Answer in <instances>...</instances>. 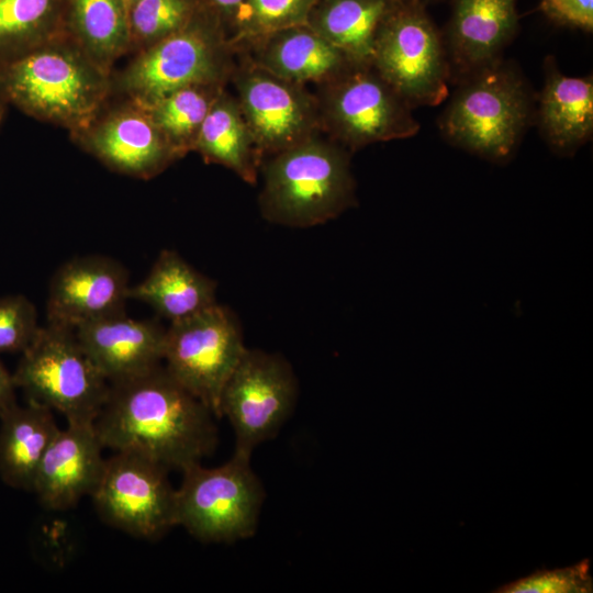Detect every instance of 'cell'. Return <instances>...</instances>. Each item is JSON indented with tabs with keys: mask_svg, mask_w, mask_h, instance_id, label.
I'll return each mask as SVG.
<instances>
[{
	"mask_svg": "<svg viewBox=\"0 0 593 593\" xmlns=\"http://www.w3.org/2000/svg\"><path fill=\"white\" fill-rule=\"evenodd\" d=\"M53 410L33 401L18 403L0 415V479L33 491L40 463L59 430Z\"/></svg>",
	"mask_w": 593,
	"mask_h": 593,
	"instance_id": "obj_21",
	"label": "cell"
},
{
	"mask_svg": "<svg viewBox=\"0 0 593 593\" xmlns=\"http://www.w3.org/2000/svg\"><path fill=\"white\" fill-rule=\"evenodd\" d=\"M21 354L12 377L27 401L57 411L67 423L94 422L110 383L88 357L74 329L46 323Z\"/></svg>",
	"mask_w": 593,
	"mask_h": 593,
	"instance_id": "obj_5",
	"label": "cell"
},
{
	"mask_svg": "<svg viewBox=\"0 0 593 593\" xmlns=\"http://www.w3.org/2000/svg\"><path fill=\"white\" fill-rule=\"evenodd\" d=\"M108 83L107 71L77 43L55 38L0 67L2 96L29 115L74 132L92 125Z\"/></svg>",
	"mask_w": 593,
	"mask_h": 593,
	"instance_id": "obj_2",
	"label": "cell"
},
{
	"mask_svg": "<svg viewBox=\"0 0 593 593\" xmlns=\"http://www.w3.org/2000/svg\"><path fill=\"white\" fill-rule=\"evenodd\" d=\"M318 0H248L244 24L258 37L304 24Z\"/></svg>",
	"mask_w": 593,
	"mask_h": 593,
	"instance_id": "obj_31",
	"label": "cell"
},
{
	"mask_svg": "<svg viewBox=\"0 0 593 593\" xmlns=\"http://www.w3.org/2000/svg\"><path fill=\"white\" fill-rule=\"evenodd\" d=\"M259 195L262 216L290 227H311L356 204V183L344 146L312 136L269 156Z\"/></svg>",
	"mask_w": 593,
	"mask_h": 593,
	"instance_id": "obj_3",
	"label": "cell"
},
{
	"mask_svg": "<svg viewBox=\"0 0 593 593\" xmlns=\"http://www.w3.org/2000/svg\"><path fill=\"white\" fill-rule=\"evenodd\" d=\"M224 70L216 32L193 19L181 30L147 46L122 72L120 87L146 108L191 86L217 85Z\"/></svg>",
	"mask_w": 593,
	"mask_h": 593,
	"instance_id": "obj_12",
	"label": "cell"
},
{
	"mask_svg": "<svg viewBox=\"0 0 593 593\" xmlns=\"http://www.w3.org/2000/svg\"><path fill=\"white\" fill-rule=\"evenodd\" d=\"M138 1L141 0H122L127 13H128V10L135 4L137 3Z\"/></svg>",
	"mask_w": 593,
	"mask_h": 593,
	"instance_id": "obj_35",
	"label": "cell"
},
{
	"mask_svg": "<svg viewBox=\"0 0 593 593\" xmlns=\"http://www.w3.org/2000/svg\"><path fill=\"white\" fill-rule=\"evenodd\" d=\"M2 110H3V109H2V103H1V100H0V122H1V120H2V113H3Z\"/></svg>",
	"mask_w": 593,
	"mask_h": 593,
	"instance_id": "obj_36",
	"label": "cell"
},
{
	"mask_svg": "<svg viewBox=\"0 0 593 593\" xmlns=\"http://www.w3.org/2000/svg\"><path fill=\"white\" fill-rule=\"evenodd\" d=\"M192 14L191 0H141L127 13L131 38L149 46L184 27Z\"/></svg>",
	"mask_w": 593,
	"mask_h": 593,
	"instance_id": "obj_28",
	"label": "cell"
},
{
	"mask_svg": "<svg viewBox=\"0 0 593 593\" xmlns=\"http://www.w3.org/2000/svg\"><path fill=\"white\" fill-rule=\"evenodd\" d=\"M451 16L443 35L450 80L462 81L501 60L517 31L516 0H451Z\"/></svg>",
	"mask_w": 593,
	"mask_h": 593,
	"instance_id": "obj_16",
	"label": "cell"
},
{
	"mask_svg": "<svg viewBox=\"0 0 593 593\" xmlns=\"http://www.w3.org/2000/svg\"><path fill=\"white\" fill-rule=\"evenodd\" d=\"M593 579L590 560L555 570H537L528 577L506 583L494 593H591Z\"/></svg>",
	"mask_w": 593,
	"mask_h": 593,
	"instance_id": "obj_29",
	"label": "cell"
},
{
	"mask_svg": "<svg viewBox=\"0 0 593 593\" xmlns=\"http://www.w3.org/2000/svg\"><path fill=\"white\" fill-rule=\"evenodd\" d=\"M317 108L320 123L353 149L412 137L419 130L412 108L371 65H353L325 82Z\"/></svg>",
	"mask_w": 593,
	"mask_h": 593,
	"instance_id": "obj_8",
	"label": "cell"
},
{
	"mask_svg": "<svg viewBox=\"0 0 593 593\" xmlns=\"http://www.w3.org/2000/svg\"><path fill=\"white\" fill-rule=\"evenodd\" d=\"M130 299L148 304L171 322L192 316L216 303V283L177 251L159 253L148 275L131 286Z\"/></svg>",
	"mask_w": 593,
	"mask_h": 593,
	"instance_id": "obj_22",
	"label": "cell"
},
{
	"mask_svg": "<svg viewBox=\"0 0 593 593\" xmlns=\"http://www.w3.org/2000/svg\"><path fill=\"white\" fill-rule=\"evenodd\" d=\"M127 269L104 255H85L67 260L51 278L47 324L70 329L125 311L130 299Z\"/></svg>",
	"mask_w": 593,
	"mask_h": 593,
	"instance_id": "obj_14",
	"label": "cell"
},
{
	"mask_svg": "<svg viewBox=\"0 0 593 593\" xmlns=\"http://www.w3.org/2000/svg\"><path fill=\"white\" fill-rule=\"evenodd\" d=\"M260 40L255 65L294 83H325L354 65L306 23L277 30Z\"/></svg>",
	"mask_w": 593,
	"mask_h": 593,
	"instance_id": "obj_19",
	"label": "cell"
},
{
	"mask_svg": "<svg viewBox=\"0 0 593 593\" xmlns=\"http://www.w3.org/2000/svg\"><path fill=\"white\" fill-rule=\"evenodd\" d=\"M182 473L176 489L177 526L203 542H233L255 534L265 492L250 455L235 451L220 467L195 463Z\"/></svg>",
	"mask_w": 593,
	"mask_h": 593,
	"instance_id": "obj_6",
	"label": "cell"
},
{
	"mask_svg": "<svg viewBox=\"0 0 593 593\" xmlns=\"http://www.w3.org/2000/svg\"><path fill=\"white\" fill-rule=\"evenodd\" d=\"M220 91L217 85L186 87L145 109L158 130L182 156L192 149L202 122Z\"/></svg>",
	"mask_w": 593,
	"mask_h": 593,
	"instance_id": "obj_27",
	"label": "cell"
},
{
	"mask_svg": "<svg viewBox=\"0 0 593 593\" xmlns=\"http://www.w3.org/2000/svg\"><path fill=\"white\" fill-rule=\"evenodd\" d=\"M165 466L137 451L107 458L90 497L101 519L135 538L156 540L176 523V489Z\"/></svg>",
	"mask_w": 593,
	"mask_h": 593,
	"instance_id": "obj_10",
	"label": "cell"
},
{
	"mask_svg": "<svg viewBox=\"0 0 593 593\" xmlns=\"http://www.w3.org/2000/svg\"><path fill=\"white\" fill-rule=\"evenodd\" d=\"M440 118L448 142L493 163L515 153L533 113L527 83L501 60L462 81Z\"/></svg>",
	"mask_w": 593,
	"mask_h": 593,
	"instance_id": "obj_4",
	"label": "cell"
},
{
	"mask_svg": "<svg viewBox=\"0 0 593 593\" xmlns=\"http://www.w3.org/2000/svg\"><path fill=\"white\" fill-rule=\"evenodd\" d=\"M398 0H323L306 24L354 65H371L379 30Z\"/></svg>",
	"mask_w": 593,
	"mask_h": 593,
	"instance_id": "obj_23",
	"label": "cell"
},
{
	"mask_svg": "<svg viewBox=\"0 0 593 593\" xmlns=\"http://www.w3.org/2000/svg\"><path fill=\"white\" fill-rule=\"evenodd\" d=\"M214 417L160 365L110 384L93 426L104 448L137 451L182 471L215 450Z\"/></svg>",
	"mask_w": 593,
	"mask_h": 593,
	"instance_id": "obj_1",
	"label": "cell"
},
{
	"mask_svg": "<svg viewBox=\"0 0 593 593\" xmlns=\"http://www.w3.org/2000/svg\"><path fill=\"white\" fill-rule=\"evenodd\" d=\"M83 144L104 165L118 172L148 179L181 155L138 104L120 109L86 131Z\"/></svg>",
	"mask_w": 593,
	"mask_h": 593,
	"instance_id": "obj_18",
	"label": "cell"
},
{
	"mask_svg": "<svg viewBox=\"0 0 593 593\" xmlns=\"http://www.w3.org/2000/svg\"><path fill=\"white\" fill-rule=\"evenodd\" d=\"M15 390L12 374L0 360V415L16 403Z\"/></svg>",
	"mask_w": 593,
	"mask_h": 593,
	"instance_id": "obj_33",
	"label": "cell"
},
{
	"mask_svg": "<svg viewBox=\"0 0 593 593\" xmlns=\"http://www.w3.org/2000/svg\"><path fill=\"white\" fill-rule=\"evenodd\" d=\"M192 149L205 161L222 165L254 184L261 157L238 102L219 92L199 130Z\"/></svg>",
	"mask_w": 593,
	"mask_h": 593,
	"instance_id": "obj_24",
	"label": "cell"
},
{
	"mask_svg": "<svg viewBox=\"0 0 593 593\" xmlns=\"http://www.w3.org/2000/svg\"><path fill=\"white\" fill-rule=\"evenodd\" d=\"M246 347L238 321L217 303L166 328L167 371L220 417L223 388Z\"/></svg>",
	"mask_w": 593,
	"mask_h": 593,
	"instance_id": "obj_9",
	"label": "cell"
},
{
	"mask_svg": "<svg viewBox=\"0 0 593 593\" xmlns=\"http://www.w3.org/2000/svg\"><path fill=\"white\" fill-rule=\"evenodd\" d=\"M296 398V378L281 355L246 348L220 400V417H227L234 429L235 451L251 455L257 445L275 437Z\"/></svg>",
	"mask_w": 593,
	"mask_h": 593,
	"instance_id": "obj_11",
	"label": "cell"
},
{
	"mask_svg": "<svg viewBox=\"0 0 593 593\" xmlns=\"http://www.w3.org/2000/svg\"><path fill=\"white\" fill-rule=\"evenodd\" d=\"M236 86L238 105L260 157L314 136L321 125L317 102L299 83L254 65L238 74Z\"/></svg>",
	"mask_w": 593,
	"mask_h": 593,
	"instance_id": "obj_13",
	"label": "cell"
},
{
	"mask_svg": "<svg viewBox=\"0 0 593 593\" xmlns=\"http://www.w3.org/2000/svg\"><path fill=\"white\" fill-rule=\"evenodd\" d=\"M537 120L542 136L557 153L572 154L586 143L593 132L592 77L564 76L548 58Z\"/></svg>",
	"mask_w": 593,
	"mask_h": 593,
	"instance_id": "obj_20",
	"label": "cell"
},
{
	"mask_svg": "<svg viewBox=\"0 0 593 593\" xmlns=\"http://www.w3.org/2000/svg\"><path fill=\"white\" fill-rule=\"evenodd\" d=\"M76 43L104 71L132 42L122 0H68Z\"/></svg>",
	"mask_w": 593,
	"mask_h": 593,
	"instance_id": "obj_25",
	"label": "cell"
},
{
	"mask_svg": "<svg viewBox=\"0 0 593 593\" xmlns=\"http://www.w3.org/2000/svg\"><path fill=\"white\" fill-rule=\"evenodd\" d=\"M40 328L36 307L25 295L0 296V354L24 351Z\"/></svg>",
	"mask_w": 593,
	"mask_h": 593,
	"instance_id": "obj_30",
	"label": "cell"
},
{
	"mask_svg": "<svg viewBox=\"0 0 593 593\" xmlns=\"http://www.w3.org/2000/svg\"><path fill=\"white\" fill-rule=\"evenodd\" d=\"M93 423L69 422L59 428L36 473L33 493L51 511L75 506L96 489L105 458Z\"/></svg>",
	"mask_w": 593,
	"mask_h": 593,
	"instance_id": "obj_17",
	"label": "cell"
},
{
	"mask_svg": "<svg viewBox=\"0 0 593 593\" xmlns=\"http://www.w3.org/2000/svg\"><path fill=\"white\" fill-rule=\"evenodd\" d=\"M419 1L425 4L427 1H430V0H419Z\"/></svg>",
	"mask_w": 593,
	"mask_h": 593,
	"instance_id": "obj_37",
	"label": "cell"
},
{
	"mask_svg": "<svg viewBox=\"0 0 593 593\" xmlns=\"http://www.w3.org/2000/svg\"><path fill=\"white\" fill-rule=\"evenodd\" d=\"M541 8L556 22L586 32L593 30V0H541Z\"/></svg>",
	"mask_w": 593,
	"mask_h": 593,
	"instance_id": "obj_32",
	"label": "cell"
},
{
	"mask_svg": "<svg viewBox=\"0 0 593 593\" xmlns=\"http://www.w3.org/2000/svg\"><path fill=\"white\" fill-rule=\"evenodd\" d=\"M373 69L413 109L448 96L450 68L443 34L419 0H398L376 38Z\"/></svg>",
	"mask_w": 593,
	"mask_h": 593,
	"instance_id": "obj_7",
	"label": "cell"
},
{
	"mask_svg": "<svg viewBox=\"0 0 593 593\" xmlns=\"http://www.w3.org/2000/svg\"><path fill=\"white\" fill-rule=\"evenodd\" d=\"M83 350L110 384L163 365L166 328L155 320H135L125 311L75 329Z\"/></svg>",
	"mask_w": 593,
	"mask_h": 593,
	"instance_id": "obj_15",
	"label": "cell"
},
{
	"mask_svg": "<svg viewBox=\"0 0 593 593\" xmlns=\"http://www.w3.org/2000/svg\"><path fill=\"white\" fill-rule=\"evenodd\" d=\"M66 0H0V64L52 41Z\"/></svg>",
	"mask_w": 593,
	"mask_h": 593,
	"instance_id": "obj_26",
	"label": "cell"
},
{
	"mask_svg": "<svg viewBox=\"0 0 593 593\" xmlns=\"http://www.w3.org/2000/svg\"><path fill=\"white\" fill-rule=\"evenodd\" d=\"M216 8L228 15L245 19L248 0H209Z\"/></svg>",
	"mask_w": 593,
	"mask_h": 593,
	"instance_id": "obj_34",
	"label": "cell"
}]
</instances>
